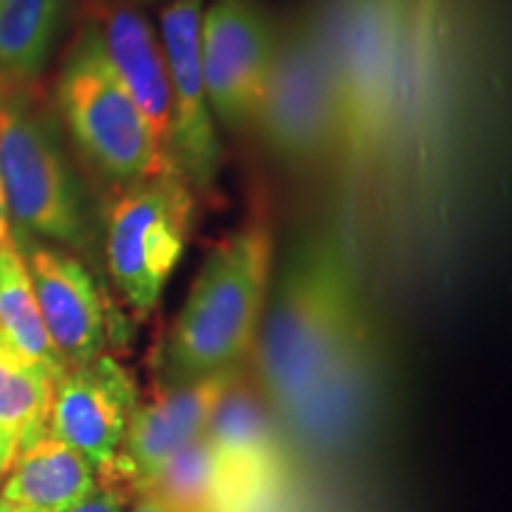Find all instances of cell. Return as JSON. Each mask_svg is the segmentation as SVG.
Segmentation results:
<instances>
[{"mask_svg":"<svg viewBox=\"0 0 512 512\" xmlns=\"http://www.w3.org/2000/svg\"><path fill=\"white\" fill-rule=\"evenodd\" d=\"M505 0H401L373 174L349 211L363 259L406 278L458 264L501 107Z\"/></svg>","mask_w":512,"mask_h":512,"instance_id":"cell-1","label":"cell"},{"mask_svg":"<svg viewBox=\"0 0 512 512\" xmlns=\"http://www.w3.org/2000/svg\"><path fill=\"white\" fill-rule=\"evenodd\" d=\"M370 325L363 254L344 221L309 228L271 287L252 347L256 387L287 425Z\"/></svg>","mask_w":512,"mask_h":512,"instance_id":"cell-2","label":"cell"},{"mask_svg":"<svg viewBox=\"0 0 512 512\" xmlns=\"http://www.w3.org/2000/svg\"><path fill=\"white\" fill-rule=\"evenodd\" d=\"M297 15L328 76L339 133L335 164L351 211L366 190L380 147L401 0H311Z\"/></svg>","mask_w":512,"mask_h":512,"instance_id":"cell-3","label":"cell"},{"mask_svg":"<svg viewBox=\"0 0 512 512\" xmlns=\"http://www.w3.org/2000/svg\"><path fill=\"white\" fill-rule=\"evenodd\" d=\"M273 275L266 226L230 233L211 249L159 354L162 384H183L242 368L252 354Z\"/></svg>","mask_w":512,"mask_h":512,"instance_id":"cell-4","label":"cell"},{"mask_svg":"<svg viewBox=\"0 0 512 512\" xmlns=\"http://www.w3.org/2000/svg\"><path fill=\"white\" fill-rule=\"evenodd\" d=\"M0 178L10 230L86 249L91 214L79 174L67 159L57 119L29 88L5 86L0 98Z\"/></svg>","mask_w":512,"mask_h":512,"instance_id":"cell-5","label":"cell"},{"mask_svg":"<svg viewBox=\"0 0 512 512\" xmlns=\"http://www.w3.org/2000/svg\"><path fill=\"white\" fill-rule=\"evenodd\" d=\"M55 100L76 150L105 181L126 188L169 164L155 133L114 74L93 19L83 24L64 55Z\"/></svg>","mask_w":512,"mask_h":512,"instance_id":"cell-6","label":"cell"},{"mask_svg":"<svg viewBox=\"0 0 512 512\" xmlns=\"http://www.w3.org/2000/svg\"><path fill=\"white\" fill-rule=\"evenodd\" d=\"M195 192L171 164L126 185L105 221L107 271L138 318L157 309L190 245Z\"/></svg>","mask_w":512,"mask_h":512,"instance_id":"cell-7","label":"cell"},{"mask_svg":"<svg viewBox=\"0 0 512 512\" xmlns=\"http://www.w3.org/2000/svg\"><path fill=\"white\" fill-rule=\"evenodd\" d=\"M252 128L280 162H337L339 133L328 76L299 15L278 27L275 57Z\"/></svg>","mask_w":512,"mask_h":512,"instance_id":"cell-8","label":"cell"},{"mask_svg":"<svg viewBox=\"0 0 512 512\" xmlns=\"http://www.w3.org/2000/svg\"><path fill=\"white\" fill-rule=\"evenodd\" d=\"M278 43L264 0H211L202 12L200 62L216 124L252 128Z\"/></svg>","mask_w":512,"mask_h":512,"instance_id":"cell-9","label":"cell"},{"mask_svg":"<svg viewBox=\"0 0 512 512\" xmlns=\"http://www.w3.org/2000/svg\"><path fill=\"white\" fill-rule=\"evenodd\" d=\"M204 0H166L159 15L171 81L174 124L166 159L185 178L192 192H209L219 178L223 150L211 114L200 62V27Z\"/></svg>","mask_w":512,"mask_h":512,"instance_id":"cell-10","label":"cell"},{"mask_svg":"<svg viewBox=\"0 0 512 512\" xmlns=\"http://www.w3.org/2000/svg\"><path fill=\"white\" fill-rule=\"evenodd\" d=\"M240 375L242 368H233L192 382L162 384L152 399L136 406L117 458L95 472L98 482L124 484L136 498L176 453L204 437L216 406Z\"/></svg>","mask_w":512,"mask_h":512,"instance_id":"cell-11","label":"cell"},{"mask_svg":"<svg viewBox=\"0 0 512 512\" xmlns=\"http://www.w3.org/2000/svg\"><path fill=\"white\" fill-rule=\"evenodd\" d=\"M138 387L110 354L67 368L53 387L48 434L83 453L95 472L117 458L126 427L138 406Z\"/></svg>","mask_w":512,"mask_h":512,"instance_id":"cell-12","label":"cell"},{"mask_svg":"<svg viewBox=\"0 0 512 512\" xmlns=\"http://www.w3.org/2000/svg\"><path fill=\"white\" fill-rule=\"evenodd\" d=\"M27 264L43 325L64 368L105 354L107 316L91 271L74 254L10 230Z\"/></svg>","mask_w":512,"mask_h":512,"instance_id":"cell-13","label":"cell"},{"mask_svg":"<svg viewBox=\"0 0 512 512\" xmlns=\"http://www.w3.org/2000/svg\"><path fill=\"white\" fill-rule=\"evenodd\" d=\"M93 10L95 15L91 19L98 24L102 46L110 57L114 74L136 102L166 157L171 124H174V105H171V81L162 41L138 5L110 3Z\"/></svg>","mask_w":512,"mask_h":512,"instance_id":"cell-14","label":"cell"},{"mask_svg":"<svg viewBox=\"0 0 512 512\" xmlns=\"http://www.w3.org/2000/svg\"><path fill=\"white\" fill-rule=\"evenodd\" d=\"M204 439L240 503L275 482L280 472L275 415L259 387H252L245 375H240L223 394Z\"/></svg>","mask_w":512,"mask_h":512,"instance_id":"cell-15","label":"cell"},{"mask_svg":"<svg viewBox=\"0 0 512 512\" xmlns=\"http://www.w3.org/2000/svg\"><path fill=\"white\" fill-rule=\"evenodd\" d=\"M95 484L98 475L91 460L46 434L17 453L0 482V498L24 512H69Z\"/></svg>","mask_w":512,"mask_h":512,"instance_id":"cell-16","label":"cell"},{"mask_svg":"<svg viewBox=\"0 0 512 512\" xmlns=\"http://www.w3.org/2000/svg\"><path fill=\"white\" fill-rule=\"evenodd\" d=\"M67 0H0V81L31 88L60 41Z\"/></svg>","mask_w":512,"mask_h":512,"instance_id":"cell-17","label":"cell"},{"mask_svg":"<svg viewBox=\"0 0 512 512\" xmlns=\"http://www.w3.org/2000/svg\"><path fill=\"white\" fill-rule=\"evenodd\" d=\"M0 337L55 382L67 370L43 325L27 264L12 233L0 245Z\"/></svg>","mask_w":512,"mask_h":512,"instance_id":"cell-18","label":"cell"},{"mask_svg":"<svg viewBox=\"0 0 512 512\" xmlns=\"http://www.w3.org/2000/svg\"><path fill=\"white\" fill-rule=\"evenodd\" d=\"M138 496H150L169 512H235L240 505L204 437L176 453Z\"/></svg>","mask_w":512,"mask_h":512,"instance_id":"cell-19","label":"cell"},{"mask_svg":"<svg viewBox=\"0 0 512 512\" xmlns=\"http://www.w3.org/2000/svg\"><path fill=\"white\" fill-rule=\"evenodd\" d=\"M55 380L0 337V430L17 439L19 451L48 434Z\"/></svg>","mask_w":512,"mask_h":512,"instance_id":"cell-20","label":"cell"},{"mask_svg":"<svg viewBox=\"0 0 512 512\" xmlns=\"http://www.w3.org/2000/svg\"><path fill=\"white\" fill-rule=\"evenodd\" d=\"M131 501V489H126L124 484L98 482L91 494L83 498L79 505H74L69 512H124Z\"/></svg>","mask_w":512,"mask_h":512,"instance_id":"cell-21","label":"cell"},{"mask_svg":"<svg viewBox=\"0 0 512 512\" xmlns=\"http://www.w3.org/2000/svg\"><path fill=\"white\" fill-rule=\"evenodd\" d=\"M19 453V444L15 437H10L8 432L0 430V482H3L5 475H8V470L15 463Z\"/></svg>","mask_w":512,"mask_h":512,"instance_id":"cell-22","label":"cell"},{"mask_svg":"<svg viewBox=\"0 0 512 512\" xmlns=\"http://www.w3.org/2000/svg\"><path fill=\"white\" fill-rule=\"evenodd\" d=\"M10 235V214H8V200H5L3 178H0V245L8 240Z\"/></svg>","mask_w":512,"mask_h":512,"instance_id":"cell-23","label":"cell"},{"mask_svg":"<svg viewBox=\"0 0 512 512\" xmlns=\"http://www.w3.org/2000/svg\"><path fill=\"white\" fill-rule=\"evenodd\" d=\"M128 512H169L164 505H159L157 501H152L150 496H136L131 501V508Z\"/></svg>","mask_w":512,"mask_h":512,"instance_id":"cell-24","label":"cell"},{"mask_svg":"<svg viewBox=\"0 0 512 512\" xmlns=\"http://www.w3.org/2000/svg\"><path fill=\"white\" fill-rule=\"evenodd\" d=\"M91 8H98V5H110V3H131V5H147V3H155V0H88Z\"/></svg>","mask_w":512,"mask_h":512,"instance_id":"cell-25","label":"cell"},{"mask_svg":"<svg viewBox=\"0 0 512 512\" xmlns=\"http://www.w3.org/2000/svg\"><path fill=\"white\" fill-rule=\"evenodd\" d=\"M0 512H24V510H19L17 505H12V503L3 501V498H0Z\"/></svg>","mask_w":512,"mask_h":512,"instance_id":"cell-26","label":"cell"},{"mask_svg":"<svg viewBox=\"0 0 512 512\" xmlns=\"http://www.w3.org/2000/svg\"><path fill=\"white\" fill-rule=\"evenodd\" d=\"M3 91H5V83L0 81V98H3Z\"/></svg>","mask_w":512,"mask_h":512,"instance_id":"cell-27","label":"cell"}]
</instances>
